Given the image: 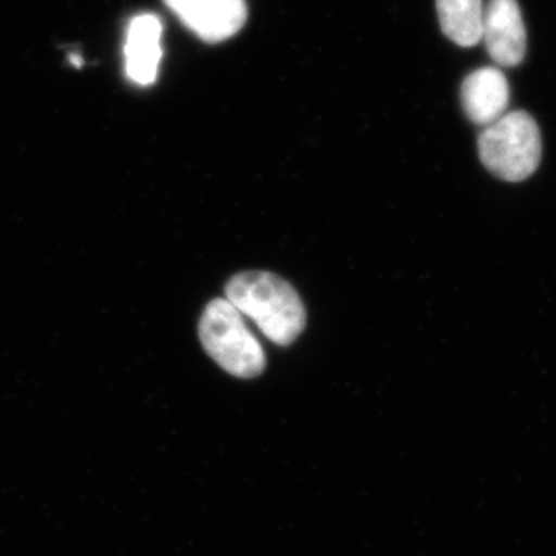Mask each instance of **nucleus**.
I'll return each instance as SVG.
<instances>
[{
  "instance_id": "obj_6",
  "label": "nucleus",
  "mask_w": 556,
  "mask_h": 556,
  "mask_svg": "<svg viewBox=\"0 0 556 556\" xmlns=\"http://www.w3.org/2000/svg\"><path fill=\"white\" fill-rule=\"evenodd\" d=\"M163 24L155 14H139L130 22L127 30L124 60L126 75L138 86H150L159 76L161 58H163Z\"/></svg>"
},
{
  "instance_id": "obj_2",
  "label": "nucleus",
  "mask_w": 556,
  "mask_h": 556,
  "mask_svg": "<svg viewBox=\"0 0 556 556\" xmlns=\"http://www.w3.org/2000/svg\"><path fill=\"white\" fill-rule=\"evenodd\" d=\"M200 339L211 358L241 379L257 378L266 367L265 351L228 299H215L200 320Z\"/></svg>"
},
{
  "instance_id": "obj_5",
  "label": "nucleus",
  "mask_w": 556,
  "mask_h": 556,
  "mask_svg": "<svg viewBox=\"0 0 556 556\" xmlns=\"http://www.w3.org/2000/svg\"><path fill=\"white\" fill-rule=\"evenodd\" d=\"M482 39L490 56L501 67L521 64L527 35L517 0H490L484 10Z\"/></svg>"
},
{
  "instance_id": "obj_1",
  "label": "nucleus",
  "mask_w": 556,
  "mask_h": 556,
  "mask_svg": "<svg viewBox=\"0 0 556 556\" xmlns=\"http://www.w3.org/2000/svg\"><path fill=\"white\" fill-rule=\"evenodd\" d=\"M226 299L243 316L252 318L263 334L280 346H288L302 334L306 311L294 288L266 270H249L233 276L226 285Z\"/></svg>"
},
{
  "instance_id": "obj_3",
  "label": "nucleus",
  "mask_w": 556,
  "mask_h": 556,
  "mask_svg": "<svg viewBox=\"0 0 556 556\" xmlns=\"http://www.w3.org/2000/svg\"><path fill=\"white\" fill-rule=\"evenodd\" d=\"M482 164L504 181H525L540 166L543 141L527 112L506 113L486 126L478 141Z\"/></svg>"
},
{
  "instance_id": "obj_8",
  "label": "nucleus",
  "mask_w": 556,
  "mask_h": 556,
  "mask_svg": "<svg viewBox=\"0 0 556 556\" xmlns=\"http://www.w3.org/2000/svg\"><path fill=\"white\" fill-rule=\"evenodd\" d=\"M442 31L460 47L481 42L484 25L482 0H437Z\"/></svg>"
},
{
  "instance_id": "obj_7",
  "label": "nucleus",
  "mask_w": 556,
  "mask_h": 556,
  "mask_svg": "<svg viewBox=\"0 0 556 556\" xmlns=\"http://www.w3.org/2000/svg\"><path fill=\"white\" fill-rule=\"evenodd\" d=\"M510 89L500 68L484 67L470 73L460 87V102L471 123L490 126L506 115Z\"/></svg>"
},
{
  "instance_id": "obj_4",
  "label": "nucleus",
  "mask_w": 556,
  "mask_h": 556,
  "mask_svg": "<svg viewBox=\"0 0 556 556\" xmlns=\"http://www.w3.org/2000/svg\"><path fill=\"white\" fill-rule=\"evenodd\" d=\"M186 28L207 43L232 38L248 17L244 0H164Z\"/></svg>"
}]
</instances>
